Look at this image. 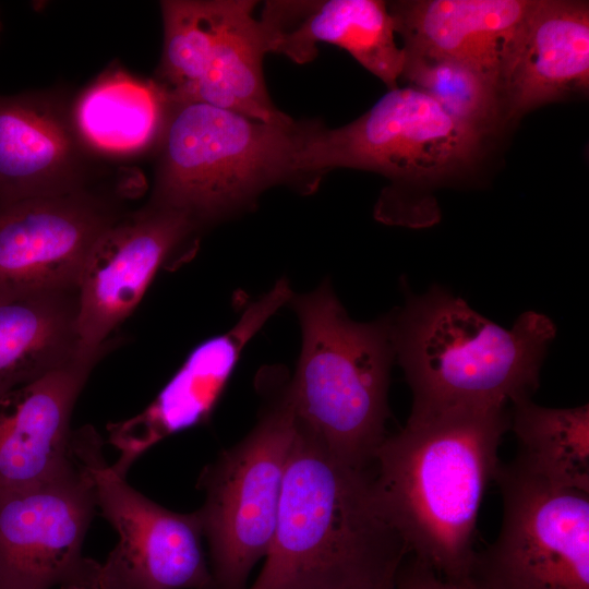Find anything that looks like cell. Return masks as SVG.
I'll use <instances>...</instances> for the list:
<instances>
[{
    "mask_svg": "<svg viewBox=\"0 0 589 589\" xmlns=\"http://www.w3.org/2000/svg\"><path fill=\"white\" fill-rule=\"evenodd\" d=\"M392 333L412 392L410 413L423 414L530 398L556 327L546 315L527 311L504 328L433 287L392 315Z\"/></svg>",
    "mask_w": 589,
    "mask_h": 589,
    "instance_id": "3",
    "label": "cell"
},
{
    "mask_svg": "<svg viewBox=\"0 0 589 589\" xmlns=\"http://www.w3.org/2000/svg\"><path fill=\"white\" fill-rule=\"evenodd\" d=\"M1 29H2V24H1V20H0V34H1Z\"/></svg>",
    "mask_w": 589,
    "mask_h": 589,
    "instance_id": "27",
    "label": "cell"
},
{
    "mask_svg": "<svg viewBox=\"0 0 589 589\" xmlns=\"http://www.w3.org/2000/svg\"><path fill=\"white\" fill-rule=\"evenodd\" d=\"M259 23L266 52L306 63L316 57L318 43L333 44L389 89L398 87L405 55L395 41L394 20L384 1H267Z\"/></svg>",
    "mask_w": 589,
    "mask_h": 589,
    "instance_id": "15",
    "label": "cell"
},
{
    "mask_svg": "<svg viewBox=\"0 0 589 589\" xmlns=\"http://www.w3.org/2000/svg\"><path fill=\"white\" fill-rule=\"evenodd\" d=\"M507 407L411 414L386 436L370 468L375 506L408 555L443 577H469L484 490L509 429Z\"/></svg>",
    "mask_w": 589,
    "mask_h": 589,
    "instance_id": "1",
    "label": "cell"
},
{
    "mask_svg": "<svg viewBox=\"0 0 589 589\" xmlns=\"http://www.w3.org/2000/svg\"><path fill=\"white\" fill-rule=\"evenodd\" d=\"M91 368L74 363L0 395V489L31 486L73 465L70 420Z\"/></svg>",
    "mask_w": 589,
    "mask_h": 589,
    "instance_id": "18",
    "label": "cell"
},
{
    "mask_svg": "<svg viewBox=\"0 0 589 589\" xmlns=\"http://www.w3.org/2000/svg\"><path fill=\"white\" fill-rule=\"evenodd\" d=\"M118 217L86 187L0 203V292L76 289L91 249Z\"/></svg>",
    "mask_w": 589,
    "mask_h": 589,
    "instance_id": "12",
    "label": "cell"
},
{
    "mask_svg": "<svg viewBox=\"0 0 589 589\" xmlns=\"http://www.w3.org/2000/svg\"><path fill=\"white\" fill-rule=\"evenodd\" d=\"M199 227L185 213L151 202L119 216L96 240L79 277V359L93 365L112 330L140 303L160 267Z\"/></svg>",
    "mask_w": 589,
    "mask_h": 589,
    "instance_id": "11",
    "label": "cell"
},
{
    "mask_svg": "<svg viewBox=\"0 0 589 589\" xmlns=\"http://www.w3.org/2000/svg\"><path fill=\"white\" fill-rule=\"evenodd\" d=\"M407 555L375 506L370 472L342 462L297 419L272 543L247 589L392 582Z\"/></svg>",
    "mask_w": 589,
    "mask_h": 589,
    "instance_id": "2",
    "label": "cell"
},
{
    "mask_svg": "<svg viewBox=\"0 0 589 589\" xmlns=\"http://www.w3.org/2000/svg\"><path fill=\"white\" fill-rule=\"evenodd\" d=\"M488 144L489 137L453 118L424 92L397 87L344 127L311 125L298 155V171L310 190L327 170L374 171L393 181L384 193H394L472 173Z\"/></svg>",
    "mask_w": 589,
    "mask_h": 589,
    "instance_id": "6",
    "label": "cell"
},
{
    "mask_svg": "<svg viewBox=\"0 0 589 589\" xmlns=\"http://www.w3.org/2000/svg\"><path fill=\"white\" fill-rule=\"evenodd\" d=\"M286 278L250 303L226 333L199 344L139 416L110 426V441L121 455L113 468H128L148 447L171 433L204 422L211 414L243 349L265 323L292 297Z\"/></svg>",
    "mask_w": 589,
    "mask_h": 589,
    "instance_id": "13",
    "label": "cell"
},
{
    "mask_svg": "<svg viewBox=\"0 0 589 589\" xmlns=\"http://www.w3.org/2000/svg\"><path fill=\"white\" fill-rule=\"evenodd\" d=\"M74 363L76 289L0 292V395Z\"/></svg>",
    "mask_w": 589,
    "mask_h": 589,
    "instance_id": "20",
    "label": "cell"
},
{
    "mask_svg": "<svg viewBox=\"0 0 589 589\" xmlns=\"http://www.w3.org/2000/svg\"><path fill=\"white\" fill-rule=\"evenodd\" d=\"M531 4L532 0H411L387 5L405 52L471 64L501 94Z\"/></svg>",
    "mask_w": 589,
    "mask_h": 589,
    "instance_id": "17",
    "label": "cell"
},
{
    "mask_svg": "<svg viewBox=\"0 0 589 589\" xmlns=\"http://www.w3.org/2000/svg\"><path fill=\"white\" fill-rule=\"evenodd\" d=\"M227 0H168L160 3L164 45L155 80L173 99L203 75Z\"/></svg>",
    "mask_w": 589,
    "mask_h": 589,
    "instance_id": "24",
    "label": "cell"
},
{
    "mask_svg": "<svg viewBox=\"0 0 589 589\" xmlns=\"http://www.w3.org/2000/svg\"><path fill=\"white\" fill-rule=\"evenodd\" d=\"M73 449L91 471L96 506L119 536L100 563L99 589H214L197 510H169L133 489L106 462L91 426L73 433Z\"/></svg>",
    "mask_w": 589,
    "mask_h": 589,
    "instance_id": "9",
    "label": "cell"
},
{
    "mask_svg": "<svg viewBox=\"0 0 589 589\" xmlns=\"http://www.w3.org/2000/svg\"><path fill=\"white\" fill-rule=\"evenodd\" d=\"M405 558L397 570L394 589H483L471 577L446 578L413 556Z\"/></svg>",
    "mask_w": 589,
    "mask_h": 589,
    "instance_id": "25",
    "label": "cell"
},
{
    "mask_svg": "<svg viewBox=\"0 0 589 589\" xmlns=\"http://www.w3.org/2000/svg\"><path fill=\"white\" fill-rule=\"evenodd\" d=\"M497 539L476 553L483 589H589V494L551 485L516 460L498 464Z\"/></svg>",
    "mask_w": 589,
    "mask_h": 589,
    "instance_id": "8",
    "label": "cell"
},
{
    "mask_svg": "<svg viewBox=\"0 0 589 589\" xmlns=\"http://www.w3.org/2000/svg\"><path fill=\"white\" fill-rule=\"evenodd\" d=\"M73 455L53 478L0 489V589H99L100 563L83 555L97 508L94 481Z\"/></svg>",
    "mask_w": 589,
    "mask_h": 589,
    "instance_id": "10",
    "label": "cell"
},
{
    "mask_svg": "<svg viewBox=\"0 0 589 589\" xmlns=\"http://www.w3.org/2000/svg\"><path fill=\"white\" fill-rule=\"evenodd\" d=\"M394 586H395V581L377 584V585H369V586H363L356 589H394Z\"/></svg>",
    "mask_w": 589,
    "mask_h": 589,
    "instance_id": "26",
    "label": "cell"
},
{
    "mask_svg": "<svg viewBox=\"0 0 589 589\" xmlns=\"http://www.w3.org/2000/svg\"><path fill=\"white\" fill-rule=\"evenodd\" d=\"M283 378L277 368L262 373L266 398L256 424L199 479L205 502L197 513L209 546L214 589H247L251 570L272 543L297 433L289 378Z\"/></svg>",
    "mask_w": 589,
    "mask_h": 589,
    "instance_id": "7",
    "label": "cell"
},
{
    "mask_svg": "<svg viewBox=\"0 0 589 589\" xmlns=\"http://www.w3.org/2000/svg\"><path fill=\"white\" fill-rule=\"evenodd\" d=\"M519 444L516 461L553 486L589 494V407L548 408L522 398L512 404Z\"/></svg>",
    "mask_w": 589,
    "mask_h": 589,
    "instance_id": "22",
    "label": "cell"
},
{
    "mask_svg": "<svg viewBox=\"0 0 589 589\" xmlns=\"http://www.w3.org/2000/svg\"><path fill=\"white\" fill-rule=\"evenodd\" d=\"M310 127L265 123L201 101L171 103L152 202L197 225L249 207L272 185L302 181L298 154Z\"/></svg>",
    "mask_w": 589,
    "mask_h": 589,
    "instance_id": "5",
    "label": "cell"
},
{
    "mask_svg": "<svg viewBox=\"0 0 589 589\" xmlns=\"http://www.w3.org/2000/svg\"><path fill=\"white\" fill-rule=\"evenodd\" d=\"M289 303L302 332L288 380L296 417L342 462L369 471L387 436L392 316L351 320L328 280L310 293L292 294Z\"/></svg>",
    "mask_w": 589,
    "mask_h": 589,
    "instance_id": "4",
    "label": "cell"
},
{
    "mask_svg": "<svg viewBox=\"0 0 589 589\" xmlns=\"http://www.w3.org/2000/svg\"><path fill=\"white\" fill-rule=\"evenodd\" d=\"M588 87V2L532 0L501 82L506 125Z\"/></svg>",
    "mask_w": 589,
    "mask_h": 589,
    "instance_id": "16",
    "label": "cell"
},
{
    "mask_svg": "<svg viewBox=\"0 0 589 589\" xmlns=\"http://www.w3.org/2000/svg\"><path fill=\"white\" fill-rule=\"evenodd\" d=\"M401 75L448 115L491 139L506 127L498 87L466 62L405 52Z\"/></svg>",
    "mask_w": 589,
    "mask_h": 589,
    "instance_id": "23",
    "label": "cell"
},
{
    "mask_svg": "<svg viewBox=\"0 0 589 589\" xmlns=\"http://www.w3.org/2000/svg\"><path fill=\"white\" fill-rule=\"evenodd\" d=\"M170 105L167 92L155 80L111 67L77 96L70 112L75 133L91 156L124 160L158 147Z\"/></svg>",
    "mask_w": 589,
    "mask_h": 589,
    "instance_id": "19",
    "label": "cell"
},
{
    "mask_svg": "<svg viewBox=\"0 0 589 589\" xmlns=\"http://www.w3.org/2000/svg\"><path fill=\"white\" fill-rule=\"evenodd\" d=\"M91 158L64 101L41 92L0 95V203L85 188Z\"/></svg>",
    "mask_w": 589,
    "mask_h": 589,
    "instance_id": "14",
    "label": "cell"
},
{
    "mask_svg": "<svg viewBox=\"0 0 589 589\" xmlns=\"http://www.w3.org/2000/svg\"><path fill=\"white\" fill-rule=\"evenodd\" d=\"M255 1L227 0L226 11L206 69L191 87L171 103L201 101L274 124L294 120L276 109L262 71L266 53Z\"/></svg>",
    "mask_w": 589,
    "mask_h": 589,
    "instance_id": "21",
    "label": "cell"
}]
</instances>
